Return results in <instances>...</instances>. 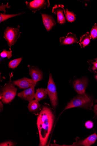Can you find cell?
<instances>
[{
	"instance_id": "11",
	"label": "cell",
	"mask_w": 97,
	"mask_h": 146,
	"mask_svg": "<svg viewBox=\"0 0 97 146\" xmlns=\"http://www.w3.org/2000/svg\"><path fill=\"white\" fill-rule=\"evenodd\" d=\"M35 87H32L24 90L19 93L18 97L25 100L30 102L35 98Z\"/></svg>"
},
{
	"instance_id": "4",
	"label": "cell",
	"mask_w": 97,
	"mask_h": 146,
	"mask_svg": "<svg viewBox=\"0 0 97 146\" xmlns=\"http://www.w3.org/2000/svg\"><path fill=\"white\" fill-rule=\"evenodd\" d=\"M20 27L19 25L16 28L8 26L4 31V38L7 42L10 50L20 36L21 33L20 31Z\"/></svg>"
},
{
	"instance_id": "2",
	"label": "cell",
	"mask_w": 97,
	"mask_h": 146,
	"mask_svg": "<svg viewBox=\"0 0 97 146\" xmlns=\"http://www.w3.org/2000/svg\"><path fill=\"white\" fill-rule=\"evenodd\" d=\"M93 106L92 99L86 93L79 94L69 102L64 110L75 108H81L92 110Z\"/></svg>"
},
{
	"instance_id": "14",
	"label": "cell",
	"mask_w": 97,
	"mask_h": 146,
	"mask_svg": "<svg viewBox=\"0 0 97 146\" xmlns=\"http://www.w3.org/2000/svg\"><path fill=\"white\" fill-rule=\"evenodd\" d=\"M97 139V135L95 132L94 134L76 144L74 143L72 146H90L94 143Z\"/></svg>"
},
{
	"instance_id": "6",
	"label": "cell",
	"mask_w": 97,
	"mask_h": 146,
	"mask_svg": "<svg viewBox=\"0 0 97 146\" xmlns=\"http://www.w3.org/2000/svg\"><path fill=\"white\" fill-rule=\"evenodd\" d=\"M25 3L27 8L34 13L40 10L45 9L50 5L49 1L47 0H34L26 1Z\"/></svg>"
},
{
	"instance_id": "24",
	"label": "cell",
	"mask_w": 97,
	"mask_h": 146,
	"mask_svg": "<svg viewBox=\"0 0 97 146\" xmlns=\"http://www.w3.org/2000/svg\"><path fill=\"white\" fill-rule=\"evenodd\" d=\"M15 145L13 142L10 141L4 142L0 144L1 146H13Z\"/></svg>"
},
{
	"instance_id": "13",
	"label": "cell",
	"mask_w": 97,
	"mask_h": 146,
	"mask_svg": "<svg viewBox=\"0 0 97 146\" xmlns=\"http://www.w3.org/2000/svg\"><path fill=\"white\" fill-rule=\"evenodd\" d=\"M60 42L61 45H70L79 42L76 35L71 32L69 33L66 37H60Z\"/></svg>"
},
{
	"instance_id": "17",
	"label": "cell",
	"mask_w": 97,
	"mask_h": 146,
	"mask_svg": "<svg viewBox=\"0 0 97 146\" xmlns=\"http://www.w3.org/2000/svg\"><path fill=\"white\" fill-rule=\"evenodd\" d=\"M90 34L89 32L82 36L80 38L79 44L81 48H84L88 46L90 42Z\"/></svg>"
},
{
	"instance_id": "16",
	"label": "cell",
	"mask_w": 97,
	"mask_h": 146,
	"mask_svg": "<svg viewBox=\"0 0 97 146\" xmlns=\"http://www.w3.org/2000/svg\"><path fill=\"white\" fill-rule=\"evenodd\" d=\"M48 95L47 89L42 88H38L36 90L35 99L39 102L46 98L47 97Z\"/></svg>"
},
{
	"instance_id": "15",
	"label": "cell",
	"mask_w": 97,
	"mask_h": 146,
	"mask_svg": "<svg viewBox=\"0 0 97 146\" xmlns=\"http://www.w3.org/2000/svg\"><path fill=\"white\" fill-rule=\"evenodd\" d=\"M27 107L30 112L37 115H38L39 112L41 109V104L36 100L30 102Z\"/></svg>"
},
{
	"instance_id": "29",
	"label": "cell",
	"mask_w": 97,
	"mask_h": 146,
	"mask_svg": "<svg viewBox=\"0 0 97 146\" xmlns=\"http://www.w3.org/2000/svg\"><path fill=\"white\" fill-rule=\"evenodd\" d=\"M95 78L97 79V74L95 76Z\"/></svg>"
},
{
	"instance_id": "18",
	"label": "cell",
	"mask_w": 97,
	"mask_h": 146,
	"mask_svg": "<svg viewBox=\"0 0 97 146\" xmlns=\"http://www.w3.org/2000/svg\"><path fill=\"white\" fill-rule=\"evenodd\" d=\"M64 14L65 18L68 22L72 23L76 20V16L73 12L66 9L64 11Z\"/></svg>"
},
{
	"instance_id": "30",
	"label": "cell",
	"mask_w": 97,
	"mask_h": 146,
	"mask_svg": "<svg viewBox=\"0 0 97 146\" xmlns=\"http://www.w3.org/2000/svg\"><path fill=\"white\" fill-rule=\"evenodd\" d=\"M95 102L97 103V100Z\"/></svg>"
},
{
	"instance_id": "19",
	"label": "cell",
	"mask_w": 97,
	"mask_h": 146,
	"mask_svg": "<svg viewBox=\"0 0 97 146\" xmlns=\"http://www.w3.org/2000/svg\"><path fill=\"white\" fill-rule=\"evenodd\" d=\"M25 12H23L18 13V14L11 15H7L1 13L0 14V23H1L11 18L22 15Z\"/></svg>"
},
{
	"instance_id": "27",
	"label": "cell",
	"mask_w": 97,
	"mask_h": 146,
	"mask_svg": "<svg viewBox=\"0 0 97 146\" xmlns=\"http://www.w3.org/2000/svg\"><path fill=\"white\" fill-rule=\"evenodd\" d=\"M94 111L95 116L97 117V104H96L94 106Z\"/></svg>"
},
{
	"instance_id": "22",
	"label": "cell",
	"mask_w": 97,
	"mask_h": 146,
	"mask_svg": "<svg viewBox=\"0 0 97 146\" xmlns=\"http://www.w3.org/2000/svg\"><path fill=\"white\" fill-rule=\"evenodd\" d=\"M12 51L7 50L4 49L1 53V57L3 58H7L8 59H10L12 56Z\"/></svg>"
},
{
	"instance_id": "10",
	"label": "cell",
	"mask_w": 97,
	"mask_h": 146,
	"mask_svg": "<svg viewBox=\"0 0 97 146\" xmlns=\"http://www.w3.org/2000/svg\"><path fill=\"white\" fill-rule=\"evenodd\" d=\"M28 67L29 68V75L36 84L42 79L43 73L37 67L28 65Z\"/></svg>"
},
{
	"instance_id": "20",
	"label": "cell",
	"mask_w": 97,
	"mask_h": 146,
	"mask_svg": "<svg viewBox=\"0 0 97 146\" xmlns=\"http://www.w3.org/2000/svg\"><path fill=\"white\" fill-rule=\"evenodd\" d=\"M22 58V57L10 61L8 64L9 68L12 69H14L17 68L21 62Z\"/></svg>"
},
{
	"instance_id": "23",
	"label": "cell",
	"mask_w": 97,
	"mask_h": 146,
	"mask_svg": "<svg viewBox=\"0 0 97 146\" xmlns=\"http://www.w3.org/2000/svg\"><path fill=\"white\" fill-rule=\"evenodd\" d=\"M91 39H95L97 38V23H95L90 31Z\"/></svg>"
},
{
	"instance_id": "7",
	"label": "cell",
	"mask_w": 97,
	"mask_h": 146,
	"mask_svg": "<svg viewBox=\"0 0 97 146\" xmlns=\"http://www.w3.org/2000/svg\"><path fill=\"white\" fill-rule=\"evenodd\" d=\"M13 82L15 86L21 89H25L32 87H35L36 85L32 79L26 77L22 78Z\"/></svg>"
},
{
	"instance_id": "8",
	"label": "cell",
	"mask_w": 97,
	"mask_h": 146,
	"mask_svg": "<svg viewBox=\"0 0 97 146\" xmlns=\"http://www.w3.org/2000/svg\"><path fill=\"white\" fill-rule=\"evenodd\" d=\"M88 84V80L86 78L75 80L73 83L75 90L79 95L85 93Z\"/></svg>"
},
{
	"instance_id": "9",
	"label": "cell",
	"mask_w": 97,
	"mask_h": 146,
	"mask_svg": "<svg viewBox=\"0 0 97 146\" xmlns=\"http://www.w3.org/2000/svg\"><path fill=\"white\" fill-rule=\"evenodd\" d=\"M65 9L64 6L62 5H55L53 7L52 12L57 16L58 23L61 25L66 23V20L64 13Z\"/></svg>"
},
{
	"instance_id": "25",
	"label": "cell",
	"mask_w": 97,
	"mask_h": 146,
	"mask_svg": "<svg viewBox=\"0 0 97 146\" xmlns=\"http://www.w3.org/2000/svg\"><path fill=\"white\" fill-rule=\"evenodd\" d=\"M8 5V3H7V5H3V3H2V5L0 6V10L1 11H3L4 12L5 14L6 12L5 9L6 8H10V7L11 6H9Z\"/></svg>"
},
{
	"instance_id": "26",
	"label": "cell",
	"mask_w": 97,
	"mask_h": 146,
	"mask_svg": "<svg viewBox=\"0 0 97 146\" xmlns=\"http://www.w3.org/2000/svg\"><path fill=\"white\" fill-rule=\"evenodd\" d=\"M86 127L88 129H92L93 126V123L91 121H88L85 124Z\"/></svg>"
},
{
	"instance_id": "21",
	"label": "cell",
	"mask_w": 97,
	"mask_h": 146,
	"mask_svg": "<svg viewBox=\"0 0 97 146\" xmlns=\"http://www.w3.org/2000/svg\"><path fill=\"white\" fill-rule=\"evenodd\" d=\"M88 62L91 64L89 68L90 71L92 72H97V58L93 60L88 61Z\"/></svg>"
},
{
	"instance_id": "1",
	"label": "cell",
	"mask_w": 97,
	"mask_h": 146,
	"mask_svg": "<svg viewBox=\"0 0 97 146\" xmlns=\"http://www.w3.org/2000/svg\"><path fill=\"white\" fill-rule=\"evenodd\" d=\"M55 115L49 106L43 105L37 117V125L40 143L39 146H46L52 131L55 121Z\"/></svg>"
},
{
	"instance_id": "3",
	"label": "cell",
	"mask_w": 97,
	"mask_h": 146,
	"mask_svg": "<svg viewBox=\"0 0 97 146\" xmlns=\"http://www.w3.org/2000/svg\"><path fill=\"white\" fill-rule=\"evenodd\" d=\"M13 76V73H11L8 83L3 87L1 90L0 99L2 102L5 104L11 103L17 94V88L11 81Z\"/></svg>"
},
{
	"instance_id": "5",
	"label": "cell",
	"mask_w": 97,
	"mask_h": 146,
	"mask_svg": "<svg viewBox=\"0 0 97 146\" xmlns=\"http://www.w3.org/2000/svg\"><path fill=\"white\" fill-rule=\"evenodd\" d=\"M48 94L53 109H55L58 104V96L57 88L54 82L52 75L49 74L47 87Z\"/></svg>"
},
{
	"instance_id": "12",
	"label": "cell",
	"mask_w": 97,
	"mask_h": 146,
	"mask_svg": "<svg viewBox=\"0 0 97 146\" xmlns=\"http://www.w3.org/2000/svg\"><path fill=\"white\" fill-rule=\"evenodd\" d=\"M41 14L44 25L47 31L49 32L56 25V23L51 16L41 13Z\"/></svg>"
},
{
	"instance_id": "28",
	"label": "cell",
	"mask_w": 97,
	"mask_h": 146,
	"mask_svg": "<svg viewBox=\"0 0 97 146\" xmlns=\"http://www.w3.org/2000/svg\"><path fill=\"white\" fill-rule=\"evenodd\" d=\"M1 104H0V110H1V112L2 111L3 109V105L1 101Z\"/></svg>"
}]
</instances>
